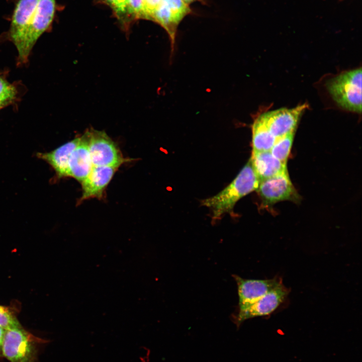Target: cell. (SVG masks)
I'll return each mask as SVG.
<instances>
[{
	"label": "cell",
	"instance_id": "16",
	"mask_svg": "<svg viewBox=\"0 0 362 362\" xmlns=\"http://www.w3.org/2000/svg\"><path fill=\"white\" fill-rule=\"evenodd\" d=\"M294 133H290L276 139L270 151L272 155L286 163L292 146Z\"/></svg>",
	"mask_w": 362,
	"mask_h": 362
},
{
	"label": "cell",
	"instance_id": "24",
	"mask_svg": "<svg viewBox=\"0 0 362 362\" xmlns=\"http://www.w3.org/2000/svg\"><path fill=\"white\" fill-rule=\"evenodd\" d=\"M185 4H186L188 5H189L191 3L197 1H201V0H182Z\"/></svg>",
	"mask_w": 362,
	"mask_h": 362
},
{
	"label": "cell",
	"instance_id": "23",
	"mask_svg": "<svg viewBox=\"0 0 362 362\" xmlns=\"http://www.w3.org/2000/svg\"><path fill=\"white\" fill-rule=\"evenodd\" d=\"M5 331V329L0 326V351H1Z\"/></svg>",
	"mask_w": 362,
	"mask_h": 362
},
{
	"label": "cell",
	"instance_id": "2",
	"mask_svg": "<svg viewBox=\"0 0 362 362\" xmlns=\"http://www.w3.org/2000/svg\"><path fill=\"white\" fill-rule=\"evenodd\" d=\"M326 85L340 107L352 112H361V68L342 72L328 80Z\"/></svg>",
	"mask_w": 362,
	"mask_h": 362
},
{
	"label": "cell",
	"instance_id": "21",
	"mask_svg": "<svg viewBox=\"0 0 362 362\" xmlns=\"http://www.w3.org/2000/svg\"><path fill=\"white\" fill-rule=\"evenodd\" d=\"M129 12L131 19H144L142 0H128Z\"/></svg>",
	"mask_w": 362,
	"mask_h": 362
},
{
	"label": "cell",
	"instance_id": "18",
	"mask_svg": "<svg viewBox=\"0 0 362 362\" xmlns=\"http://www.w3.org/2000/svg\"><path fill=\"white\" fill-rule=\"evenodd\" d=\"M168 7L175 16L179 21L189 14L191 10L189 6L185 4L182 0H162Z\"/></svg>",
	"mask_w": 362,
	"mask_h": 362
},
{
	"label": "cell",
	"instance_id": "13",
	"mask_svg": "<svg viewBox=\"0 0 362 362\" xmlns=\"http://www.w3.org/2000/svg\"><path fill=\"white\" fill-rule=\"evenodd\" d=\"M79 137H75L50 152H38L37 156L52 167L57 178L70 177L69 159L72 152L78 143Z\"/></svg>",
	"mask_w": 362,
	"mask_h": 362
},
{
	"label": "cell",
	"instance_id": "4",
	"mask_svg": "<svg viewBox=\"0 0 362 362\" xmlns=\"http://www.w3.org/2000/svg\"><path fill=\"white\" fill-rule=\"evenodd\" d=\"M88 149L93 166L118 168L129 161L124 158L117 144L104 131L88 129Z\"/></svg>",
	"mask_w": 362,
	"mask_h": 362
},
{
	"label": "cell",
	"instance_id": "7",
	"mask_svg": "<svg viewBox=\"0 0 362 362\" xmlns=\"http://www.w3.org/2000/svg\"><path fill=\"white\" fill-rule=\"evenodd\" d=\"M289 292V289L282 283L254 303L239 309L237 317V323L240 324L250 318L271 314L285 301Z\"/></svg>",
	"mask_w": 362,
	"mask_h": 362
},
{
	"label": "cell",
	"instance_id": "9",
	"mask_svg": "<svg viewBox=\"0 0 362 362\" xmlns=\"http://www.w3.org/2000/svg\"><path fill=\"white\" fill-rule=\"evenodd\" d=\"M39 0H19L12 17L9 35L18 53L22 49L26 35Z\"/></svg>",
	"mask_w": 362,
	"mask_h": 362
},
{
	"label": "cell",
	"instance_id": "10",
	"mask_svg": "<svg viewBox=\"0 0 362 362\" xmlns=\"http://www.w3.org/2000/svg\"><path fill=\"white\" fill-rule=\"evenodd\" d=\"M237 284L239 309L254 303L267 292L282 283L280 278L270 279H244L234 276Z\"/></svg>",
	"mask_w": 362,
	"mask_h": 362
},
{
	"label": "cell",
	"instance_id": "12",
	"mask_svg": "<svg viewBox=\"0 0 362 362\" xmlns=\"http://www.w3.org/2000/svg\"><path fill=\"white\" fill-rule=\"evenodd\" d=\"M118 168L93 166L88 175L81 183L82 194L79 202L90 198H101Z\"/></svg>",
	"mask_w": 362,
	"mask_h": 362
},
{
	"label": "cell",
	"instance_id": "19",
	"mask_svg": "<svg viewBox=\"0 0 362 362\" xmlns=\"http://www.w3.org/2000/svg\"><path fill=\"white\" fill-rule=\"evenodd\" d=\"M16 95L15 87L0 76V101L8 105L15 99Z\"/></svg>",
	"mask_w": 362,
	"mask_h": 362
},
{
	"label": "cell",
	"instance_id": "20",
	"mask_svg": "<svg viewBox=\"0 0 362 362\" xmlns=\"http://www.w3.org/2000/svg\"><path fill=\"white\" fill-rule=\"evenodd\" d=\"M0 326L5 329L21 327L14 315L6 307L0 305Z\"/></svg>",
	"mask_w": 362,
	"mask_h": 362
},
{
	"label": "cell",
	"instance_id": "3",
	"mask_svg": "<svg viewBox=\"0 0 362 362\" xmlns=\"http://www.w3.org/2000/svg\"><path fill=\"white\" fill-rule=\"evenodd\" d=\"M36 338L22 327L5 329L1 351L10 362H34Z\"/></svg>",
	"mask_w": 362,
	"mask_h": 362
},
{
	"label": "cell",
	"instance_id": "15",
	"mask_svg": "<svg viewBox=\"0 0 362 362\" xmlns=\"http://www.w3.org/2000/svg\"><path fill=\"white\" fill-rule=\"evenodd\" d=\"M251 129L252 152L270 151L276 138L269 131L262 114L254 119Z\"/></svg>",
	"mask_w": 362,
	"mask_h": 362
},
{
	"label": "cell",
	"instance_id": "5",
	"mask_svg": "<svg viewBox=\"0 0 362 362\" xmlns=\"http://www.w3.org/2000/svg\"><path fill=\"white\" fill-rule=\"evenodd\" d=\"M55 9V0H39L29 26L22 49L18 53L20 63H24L28 61L30 53L37 41L51 26Z\"/></svg>",
	"mask_w": 362,
	"mask_h": 362
},
{
	"label": "cell",
	"instance_id": "14",
	"mask_svg": "<svg viewBox=\"0 0 362 362\" xmlns=\"http://www.w3.org/2000/svg\"><path fill=\"white\" fill-rule=\"evenodd\" d=\"M249 159L260 182L287 171L286 163L275 157L270 151L252 152Z\"/></svg>",
	"mask_w": 362,
	"mask_h": 362
},
{
	"label": "cell",
	"instance_id": "25",
	"mask_svg": "<svg viewBox=\"0 0 362 362\" xmlns=\"http://www.w3.org/2000/svg\"><path fill=\"white\" fill-rule=\"evenodd\" d=\"M6 106H7V105L5 103L0 101V110L5 107Z\"/></svg>",
	"mask_w": 362,
	"mask_h": 362
},
{
	"label": "cell",
	"instance_id": "8",
	"mask_svg": "<svg viewBox=\"0 0 362 362\" xmlns=\"http://www.w3.org/2000/svg\"><path fill=\"white\" fill-rule=\"evenodd\" d=\"M304 104L292 109L282 108L262 114L272 134L276 139L295 133L299 120L307 109Z\"/></svg>",
	"mask_w": 362,
	"mask_h": 362
},
{
	"label": "cell",
	"instance_id": "22",
	"mask_svg": "<svg viewBox=\"0 0 362 362\" xmlns=\"http://www.w3.org/2000/svg\"><path fill=\"white\" fill-rule=\"evenodd\" d=\"M161 1L162 0H142L145 19L152 21L154 13Z\"/></svg>",
	"mask_w": 362,
	"mask_h": 362
},
{
	"label": "cell",
	"instance_id": "1",
	"mask_svg": "<svg viewBox=\"0 0 362 362\" xmlns=\"http://www.w3.org/2000/svg\"><path fill=\"white\" fill-rule=\"evenodd\" d=\"M259 183L249 159L228 186L216 195L202 201V205L210 210L215 221L232 211L242 197L257 190Z\"/></svg>",
	"mask_w": 362,
	"mask_h": 362
},
{
	"label": "cell",
	"instance_id": "17",
	"mask_svg": "<svg viewBox=\"0 0 362 362\" xmlns=\"http://www.w3.org/2000/svg\"><path fill=\"white\" fill-rule=\"evenodd\" d=\"M113 10L120 21L127 25L131 21L128 0H104Z\"/></svg>",
	"mask_w": 362,
	"mask_h": 362
},
{
	"label": "cell",
	"instance_id": "6",
	"mask_svg": "<svg viewBox=\"0 0 362 362\" xmlns=\"http://www.w3.org/2000/svg\"><path fill=\"white\" fill-rule=\"evenodd\" d=\"M257 190L265 205L286 200L296 201L298 199L287 171L261 180Z\"/></svg>",
	"mask_w": 362,
	"mask_h": 362
},
{
	"label": "cell",
	"instance_id": "11",
	"mask_svg": "<svg viewBox=\"0 0 362 362\" xmlns=\"http://www.w3.org/2000/svg\"><path fill=\"white\" fill-rule=\"evenodd\" d=\"M88 129L80 136L78 143L72 152L69 159V176L80 183L88 175L93 167L88 149Z\"/></svg>",
	"mask_w": 362,
	"mask_h": 362
}]
</instances>
